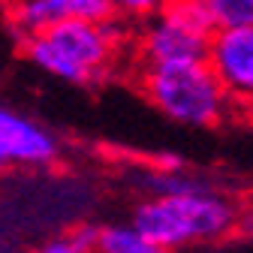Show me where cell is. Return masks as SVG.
<instances>
[{
  "label": "cell",
  "instance_id": "1",
  "mask_svg": "<svg viewBox=\"0 0 253 253\" xmlns=\"http://www.w3.org/2000/svg\"><path fill=\"white\" fill-rule=\"evenodd\" d=\"M130 223L166 253L226 235L235 226V205L220 190L187 178L157 175L154 196L139 202Z\"/></svg>",
  "mask_w": 253,
  "mask_h": 253
},
{
  "label": "cell",
  "instance_id": "2",
  "mask_svg": "<svg viewBox=\"0 0 253 253\" xmlns=\"http://www.w3.org/2000/svg\"><path fill=\"white\" fill-rule=\"evenodd\" d=\"M118 48V21H63L45 34L24 40V54L40 73L79 87L106 82L115 67Z\"/></svg>",
  "mask_w": 253,
  "mask_h": 253
},
{
  "label": "cell",
  "instance_id": "3",
  "mask_svg": "<svg viewBox=\"0 0 253 253\" xmlns=\"http://www.w3.org/2000/svg\"><path fill=\"white\" fill-rule=\"evenodd\" d=\"M142 90L163 118L196 130L217 124L229 109V93L208 63L142 70Z\"/></svg>",
  "mask_w": 253,
  "mask_h": 253
},
{
  "label": "cell",
  "instance_id": "4",
  "mask_svg": "<svg viewBox=\"0 0 253 253\" xmlns=\"http://www.w3.org/2000/svg\"><path fill=\"white\" fill-rule=\"evenodd\" d=\"M211 37L214 30L205 18L202 0L157 6L139 34V60L145 70L208 63Z\"/></svg>",
  "mask_w": 253,
  "mask_h": 253
},
{
  "label": "cell",
  "instance_id": "5",
  "mask_svg": "<svg viewBox=\"0 0 253 253\" xmlns=\"http://www.w3.org/2000/svg\"><path fill=\"white\" fill-rule=\"evenodd\" d=\"M118 3L109 0H24L9 9V21L15 34L24 40L45 34L63 21H118Z\"/></svg>",
  "mask_w": 253,
  "mask_h": 253
},
{
  "label": "cell",
  "instance_id": "6",
  "mask_svg": "<svg viewBox=\"0 0 253 253\" xmlns=\"http://www.w3.org/2000/svg\"><path fill=\"white\" fill-rule=\"evenodd\" d=\"M57 157V136L40 121L0 103V166H48Z\"/></svg>",
  "mask_w": 253,
  "mask_h": 253
},
{
  "label": "cell",
  "instance_id": "7",
  "mask_svg": "<svg viewBox=\"0 0 253 253\" xmlns=\"http://www.w3.org/2000/svg\"><path fill=\"white\" fill-rule=\"evenodd\" d=\"M208 67L229 93V100L253 106V27L214 34Z\"/></svg>",
  "mask_w": 253,
  "mask_h": 253
},
{
  "label": "cell",
  "instance_id": "8",
  "mask_svg": "<svg viewBox=\"0 0 253 253\" xmlns=\"http://www.w3.org/2000/svg\"><path fill=\"white\" fill-rule=\"evenodd\" d=\"M93 253H166V250L148 241L133 223H109L97 229Z\"/></svg>",
  "mask_w": 253,
  "mask_h": 253
},
{
  "label": "cell",
  "instance_id": "9",
  "mask_svg": "<svg viewBox=\"0 0 253 253\" xmlns=\"http://www.w3.org/2000/svg\"><path fill=\"white\" fill-rule=\"evenodd\" d=\"M202 9L214 34L253 27V0H202Z\"/></svg>",
  "mask_w": 253,
  "mask_h": 253
},
{
  "label": "cell",
  "instance_id": "10",
  "mask_svg": "<svg viewBox=\"0 0 253 253\" xmlns=\"http://www.w3.org/2000/svg\"><path fill=\"white\" fill-rule=\"evenodd\" d=\"M93 244H97V229L79 226L76 232L51 238V241L40 244L37 250H27V253H93Z\"/></svg>",
  "mask_w": 253,
  "mask_h": 253
},
{
  "label": "cell",
  "instance_id": "11",
  "mask_svg": "<svg viewBox=\"0 0 253 253\" xmlns=\"http://www.w3.org/2000/svg\"><path fill=\"white\" fill-rule=\"evenodd\" d=\"M244 226H247V232H253V211L244 217Z\"/></svg>",
  "mask_w": 253,
  "mask_h": 253
}]
</instances>
